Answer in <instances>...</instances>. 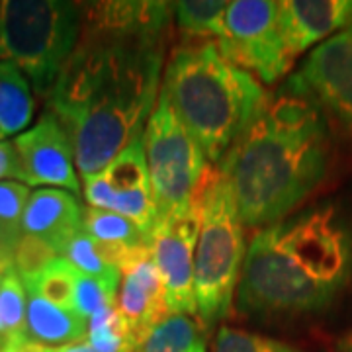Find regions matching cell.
Masks as SVG:
<instances>
[{
  "instance_id": "cell-28",
  "label": "cell",
  "mask_w": 352,
  "mask_h": 352,
  "mask_svg": "<svg viewBox=\"0 0 352 352\" xmlns=\"http://www.w3.org/2000/svg\"><path fill=\"white\" fill-rule=\"evenodd\" d=\"M20 241L14 239L12 235L0 226V266L6 270L14 268V256H16V249H18Z\"/></svg>"
},
{
  "instance_id": "cell-15",
  "label": "cell",
  "mask_w": 352,
  "mask_h": 352,
  "mask_svg": "<svg viewBox=\"0 0 352 352\" xmlns=\"http://www.w3.org/2000/svg\"><path fill=\"white\" fill-rule=\"evenodd\" d=\"M85 208L75 194L59 188H39L32 192L22 219V233L39 239L50 249L63 254L69 241L82 231Z\"/></svg>"
},
{
  "instance_id": "cell-30",
  "label": "cell",
  "mask_w": 352,
  "mask_h": 352,
  "mask_svg": "<svg viewBox=\"0 0 352 352\" xmlns=\"http://www.w3.org/2000/svg\"><path fill=\"white\" fill-rule=\"evenodd\" d=\"M0 352H43V349L39 344L28 342V344H6L4 349H0Z\"/></svg>"
},
{
  "instance_id": "cell-25",
  "label": "cell",
  "mask_w": 352,
  "mask_h": 352,
  "mask_svg": "<svg viewBox=\"0 0 352 352\" xmlns=\"http://www.w3.org/2000/svg\"><path fill=\"white\" fill-rule=\"evenodd\" d=\"M30 186L16 180L0 182V226L4 227L14 239H22V219L28 201H30Z\"/></svg>"
},
{
  "instance_id": "cell-21",
  "label": "cell",
  "mask_w": 352,
  "mask_h": 352,
  "mask_svg": "<svg viewBox=\"0 0 352 352\" xmlns=\"http://www.w3.org/2000/svg\"><path fill=\"white\" fill-rule=\"evenodd\" d=\"M78 270L63 256H57L38 276L24 282L25 292L39 296L47 302L75 309V286Z\"/></svg>"
},
{
  "instance_id": "cell-11",
  "label": "cell",
  "mask_w": 352,
  "mask_h": 352,
  "mask_svg": "<svg viewBox=\"0 0 352 352\" xmlns=\"http://www.w3.org/2000/svg\"><path fill=\"white\" fill-rule=\"evenodd\" d=\"M28 186H51L76 194L80 180L69 133L55 113H43L38 124L12 141Z\"/></svg>"
},
{
  "instance_id": "cell-8",
  "label": "cell",
  "mask_w": 352,
  "mask_h": 352,
  "mask_svg": "<svg viewBox=\"0 0 352 352\" xmlns=\"http://www.w3.org/2000/svg\"><path fill=\"white\" fill-rule=\"evenodd\" d=\"M215 45L227 61L264 85L278 82L294 63L282 34L276 0L227 2L223 30Z\"/></svg>"
},
{
  "instance_id": "cell-12",
  "label": "cell",
  "mask_w": 352,
  "mask_h": 352,
  "mask_svg": "<svg viewBox=\"0 0 352 352\" xmlns=\"http://www.w3.org/2000/svg\"><path fill=\"white\" fill-rule=\"evenodd\" d=\"M294 80L352 135V25L317 45Z\"/></svg>"
},
{
  "instance_id": "cell-26",
  "label": "cell",
  "mask_w": 352,
  "mask_h": 352,
  "mask_svg": "<svg viewBox=\"0 0 352 352\" xmlns=\"http://www.w3.org/2000/svg\"><path fill=\"white\" fill-rule=\"evenodd\" d=\"M59 254L50 249L45 243H41L39 239L28 237L24 235L18 249H16V256H14V270L18 272V276L22 278V282H28L32 278H36L47 266L53 263Z\"/></svg>"
},
{
  "instance_id": "cell-32",
  "label": "cell",
  "mask_w": 352,
  "mask_h": 352,
  "mask_svg": "<svg viewBox=\"0 0 352 352\" xmlns=\"http://www.w3.org/2000/svg\"><path fill=\"white\" fill-rule=\"evenodd\" d=\"M0 339L4 340L6 344H8V340H6V335H4V327H2V321H0Z\"/></svg>"
},
{
  "instance_id": "cell-17",
  "label": "cell",
  "mask_w": 352,
  "mask_h": 352,
  "mask_svg": "<svg viewBox=\"0 0 352 352\" xmlns=\"http://www.w3.org/2000/svg\"><path fill=\"white\" fill-rule=\"evenodd\" d=\"M133 352H208L206 331L198 317L170 314L138 340Z\"/></svg>"
},
{
  "instance_id": "cell-7",
  "label": "cell",
  "mask_w": 352,
  "mask_h": 352,
  "mask_svg": "<svg viewBox=\"0 0 352 352\" xmlns=\"http://www.w3.org/2000/svg\"><path fill=\"white\" fill-rule=\"evenodd\" d=\"M143 145L157 221L186 214L212 173V166L198 141L178 122L163 94H159L157 108L145 126Z\"/></svg>"
},
{
  "instance_id": "cell-20",
  "label": "cell",
  "mask_w": 352,
  "mask_h": 352,
  "mask_svg": "<svg viewBox=\"0 0 352 352\" xmlns=\"http://www.w3.org/2000/svg\"><path fill=\"white\" fill-rule=\"evenodd\" d=\"M175 20L190 39L217 41L223 30L227 2L217 0H182L175 2Z\"/></svg>"
},
{
  "instance_id": "cell-19",
  "label": "cell",
  "mask_w": 352,
  "mask_h": 352,
  "mask_svg": "<svg viewBox=\"0 0 352 352\" xmlns=\"http://www.w3.org/2000/svg\"><path fill=\"white\" fill-rule=\"evenodd\" d=\"M82 229L90 237L108 247H118L126 251H138L143 247H149V237L138 226H133L126 217L106 210H96L90 206L85 208Z\"/></svg>"
},
{
  "instance_id": "cell-22",
  "label": "cell",
  "mask_w": 352,
  "mask_h": 352,
  "mask_svg": "<svg viewBox=\"0 0 352 352\" xmlns=\"http://www.w3.org/2000/svg\"><path fill=\"white\" fill-rule=\"evenodd\" d=\"M28 292L16 270H8L0 282V321L8 344H28L25 333Z\"/></svg>"
},
{
  "instance_id": "cell-27",
  "label": "cell",
  "mask_w": 352,
  "mask_h": 352,
  "mask_svg": "<svg viewBox=\"0 0 352 352\" xmlns=\"http://www.w3.org/2000/svg\"><path fill=\"white\" fill-rule=\"evenodd\" d=\"M4 180L24 182L22 164H20L14 143L10 141H0V182H4Z\"/></svg>"
},
{
  "instance_id": "cell-31",
  "label": "cell",
  "mask_w": 352,
  "mask_h": 352,
  "mask_svg": "<svg viewBox=\"0 0 352 352\" xmlns=\"http://www.w3.org/2000/svg\"><path fill=\"white\" fill-rule=\"evenodd\" d=\"M337 349H339L340 352H352V329L351 331H346V333L340 337L339 342H337Z\"/></svg>"
},
{
  "instance_id": "cell-9",
  "label": "cell",
  "mask_w": 352,
  "mask_h": 352,
  "mask_svg": "<svg viewBox=\"0 0 352 352\" xmlns=\"http://www.w3.org/2000/svg\"><path fill=\"white\" fill-rule=\"evenodd\" d=\"M85 198L90 208L106 210L129 219L149 239L157 221L151 176L145 157L143 135L131 141L100 173L87 176Z\"/></svg>"
},
{
  "instance_id": "cell-4",
  "label": "cell",
  "mask_w": 352,
  "mask_h": 352,
  "mask_svg": "<svg viewBox=\"0 0 352 352\" xmlns=\"http://www.w3.org/2000/svg\"><path fill=\"white\" fill-rule=\"evenodd\" d=\"M161 94L212 164H219L266 96L263 85L227 61L215 41L201 39L173 51Z\"/></svg>"
},
{
  "instance_id": "cell-3",
  "label": "cell",
  "mask_w": 352,
  "mask_h": 352,
  "mask_svg": "<svg viewBox=\"0 0 352 352\" xmlns=\"http://www.w3.org/2000/svg\"><path fill=\"white\" fill-rule=\"evenodd\" d=\"M352 278V231L333 206L263 227L251 239L237 286L243 314H315Z\"/></svg>"
},
{
  "instance_id": "cell-33",
  "label": "cell",
  "mask_w": 352,
  "mask_h": 352,
  "mask_svg": "<svg viewBox=\"0 0 352 352\" xmlns=\"http://www.w3.org/2000/svg\"><path fill=\"white\" fill-rule=\"evenodd\" d=\"M6 272H8V270H6V268H2V266H0V282H2V278H4V274H6Z\"/></svg>"
},
{
  "instance_id": "cell-1",
  "label": "cell",
  "mask_w": 352,
  "mask_h": 352,
  "mask_svg": "<svg viewBox=\"0 0 352 352\" xmlns=\"http://www.w3.org/2000/svg\"><path fill=\"white\" fill-rule=\"evenodd\" d=\"M80 38L50 96L80 178L143 135L163 85L170 2L85 4Z\"/></svg>"
},
{
  "instance_id": "cell-2",
  "label": "cell",
  "mask_w": 352,
  "mask_h": 352,
  "mask_svg": "<svg viewBox=\"0 0 352 352\" xmlns=\"http://www.w3.org/2000/svg\"><path fill=\"white\" fill-rule=\"evenodd\" d=\"M325 112L294 76L266 92L249 126L219 161L243 223L268 227L288 217L327 175Z\"/></svg>"
},
{
  "instance_id": "cell-24",
  "label": "cell",
  "mask_w": 352,
  "mask_h": 352,
  "mask_svg": "<svg viewBox=\"0 0 352 352\" xmlns=\"http://www.w3.org/2000/svg\"><path fill=\"white\" fill-rule=\"evenodd\" d=\"M214 352H303L286 342L261 337L249 331L219 327L214 339Z\"/></svg>"
},
{
  "instance_id": "cell-14",
  "label": "cell",
  "mask_w": 352,
  "mask_h": 352,
  "mask_svg": "<svg viewBox=\"0 0 352 352\" xmlns=\"http://www.w3.org/2000/svg\"><path fill=\"white\" fill-rule=\"evenodd\" d=\"M280 25L289 55L296 59L314 45L352 25V0H284Z\"/></svg>"
},
{
  "instance_id": "cell-5",
  "label": "cell",
  "mask_w": 352,
  "mask_h": 352,
  "mask_svg": "<svg viewBox=\"0 0 352 352\" xmlns=\"http://www.w3.org/2000/svg\"><path fill=\"white\" fill-rule=\"evenodd\" d=\"M196 206L200 233L194 256V294L198 319L210 329L231 311L247 256L245 223L219 168H212L196 196Z\"/></svg>"
},
{
  "instance_id": "cell-6",
  "label": "cell",
  "mask_w": 352,
  "mask_h": 352,
  "mask_svg": "<svg viewBox=\"0 0 352 352\" xmlns=\"http://www.w3.org/2000/svg\"><path fill=\"white\" fill-rule=\"evenodd\" d=\"M82 8L65 0L0 2V61L12 63L38 96L50 98L75 51Z\"/></svg>"
},
{
  "instance_id": "cell-18",
  "label": "cell",
  "mask_w": 352,
  "mask_h": 352,
  "mask_svg": "<svg viewBox=\"0 0 352 352\" xmlns=\"http://www.w3.org/2000/svg\"><path fill=\"white\" fill-rule=\"evenodd\" d=\"M34 118L32 87L12 63L0 61V141L20 135Z\"/></svg>"
},
{
  "instance_id": "cell-16",
  "label": "cell",
  "mask_w": 352,
  "mask_h": 352,
  "mask_svg": "<svg viewBox=\"0 0 352 352\" xmlns=\"http://www.w3.org/2000/svg\"><path fill=\"white\" fill-rule=\"evenodd\" d=\"M25 333L30 342L55 349L87 339L88 321L75 309H67L39 296L28 294Z\"/></svg>"
},
{
  "instance_id": "cell-23",
  "label": "cell",
  "mask_w": 352,
  "mask_h": 352,
  "mask_svg": "<svg viewBox=\"0 0 352 352\" xmlns=\"http://www.w3.org/2000/svg\"><path fill=\"white\" fill-rule=\"evenodd\" d=\"M118 289L120 284L116 282L78 272L75 286V311L88 321L92 315L118 303Z\"/></svg>"
},
{
  "instance_id": "cell-10",
  "label": "cell",
  "mask_w": 352,
  "mask_h": 352,
  "mask_svg": "<svg viewBox=\"0 0 352 352\" xmlns=\"http://www.w3.org/2000/svg\"><path fill=\"white\" fill-rule=\"evenodd\" d=\"M200 233V212L194 206L186 214L157 221L151 231L153 261L161 274L168 314L198 317L194 294V256Z\"/></svg>"
},
{
  "instance_id": "cell-29",
  "label": "cell",
  "mask_w": 352,
  "mask_h": 352,
  "mask_svg": "<svg viewBox=\"0 0 352 352\" xmlns=\"http://www.w3.org/2000/svg\"><path fill=\"white\" fill-rule=\"evenodd\" d=\"M41 349L43 352H98L88 344L87 339L73 342V344H65V346H55V349H47V346H41Z\"/></svg>"
},
{
  "instance_id": "cell-13",
  "label": "cell",
  "mask_w": 352,
  "mask_h": 352,
  "mask_svg": "<svg viewBox=\"0 0 352 352\" xmlns=\"http://www.w3.org/2000/svg\"><path fill=\"white\" fill-rule=\"evenodd\" d=\"M116 305L131 331L135 344L149 329L170 315L166 309L163 280L153 261L151 247L135 251L122 266V282Z\"/></svg>"
}]
</instances>
